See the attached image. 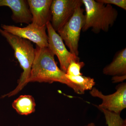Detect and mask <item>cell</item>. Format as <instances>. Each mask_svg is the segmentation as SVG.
Instances as JSON below:
<instances>
[{
	"label": "cell",
	"instance_id": "obj_1",
	"mask_svg": "<svg viewBox=\"0 0 126 126\" xmlns=\"http://www.w3.org/2000/svg\"><path fill=\"white\" fill-rule=\"evenodd\" d=\"M54 55L48 47L40 48L36 46L28 83L58 82L67 85L78 94H84L85 92L68 79L65 73L59 68Z\"/></svg>",
	"mask_w": 126,
	"mask_h": 126
},
{
	"label": "cell",
	"instance_id": "obj_2",
	"mask_svg": "<svg viewBox=\"0 0 126 126\" xmlns=\"http://www.w3.org/2000/svg\"><path fill=\"white\" fill-rule=\"evenodd\" d=\"M0 33L5 38L14 50L16 58L19 63L23 72L18 81L17 87L13 91L3 95L2 98L16 95L28 83L31 70L35 55V48L31 42L20 38L0 29Z\"/></svg>",
	"mask_w": 126,
	"mask_h": 126
},
{
	"label": "cell",
	"instance_id": "obj_3",
	"mask_svg": "<svg viewBox=\"0 0 126 126\" xmlns=\"http://www.w3.org/2000/svg\"><path fill=\"white\" fill-rule=\"evenodd\" d=\"M85 7L86 14L82 31L89 29L95 33L101 31L108 32L115 24L118 16L116 9L111 5L94 0H81Z\"/></svg>",
	"mask_w": 126,
	"mask_h": 126
},
{
	"label": "cell",
	"instance_id": "obj_4",
	"mask_svg": "<svg viewBox=\"0 0 126 126\" xmlns=\"http://www.w3.org/2000/svg\"><path fill=\"white\" fill-rule=\"evenodd\" d=\"M79 5L70 19L57 32L69 49V52L78 56L79 43L80 34L84 25V10Z\"/></svg>",
	"mask_w": 126,
	"mask_h": 126
},
{
	"label": "cell",
	"instance_id": "obj_5",
	"mask_svg": "<svg viewBox=\"0 0 126 126\" xmlns=\"http://www.w3.org/2000/svg\"><path fill=\"white\" fill-rule=\"evenodd\" d=\"M90 95L101 99L102 103L95 105L97 108L103 109L109 111L121 114L126 108V83L119 84L116 88V91L112 94L105 95L95 87L90 92Z\"/></svg>",
	"mask_w": 126,
	"mask_h": 126
},
{
	"label": "cell",
	"instance_id": "obj_6",
	"mask_svg": "<svg viewBox=\"0 0 126 126\" xmlns=\"http://www.w3.org/2000/svg\"><path fill=\"white\" fill-rule=\"evenodd\" d=\"M48 32V48L58 57L60 69L66 73L69 65L73 61H80V58L66 48L63 40L53 29L50 22L46 25Z\"/></svg>",
	"mask_w": 126,
	"mask_h": 126
},
{
	"label": "cell",
	"instance_id": "obj_7",
	"mask_svg": "<svg viewBox=\"0 0 126 126\" xmlns=\"http://www.w3.org/2000/svg\"><path fill=\"white\" fill-rule=\"evenodd\" d=\"M1 27L5 31L33 42L38 47H48L46 26L39 27L31 23L24 27L6 25H1Z\"/></svg>",
	"mask_w": 126,
	"mask_h": 126
},
{
	"label": "cell",
	"instance_id": "obj_8",
	"mask_svg": "<svg viewBox=\"0 0 126 126\" xmlns=\"http://www.w3.org/2000/svg\"><path fill=\"white\" fill-rule=\"evenodd\" d=\"M83 5L81 0H52L51 6V23L57 32L70 19L79 5Z\"/></svg>",
	"mask_w": 126,
	"mask_h": 126
},
{
	"label": "cell",
	"instance_id": "obj_9",
	"mask_svg": "<svg viewBox=\"0 0 126 126\" xmlns=\"http://www.w3.org/2000/svg\"><path fill=\"white\" fill-rule=\"evenodd\" d=\"M32 16V23L39 27L45 26L51 19L50 6L52 0H27Z\"/></svg>",
	"mask_w": 126,
	"mask_h": 126
},
{
	"label": "cell",
	"instance_id": "obj_10",
	"mask_svg": "<svg viewBox=\"0 0 126 126\" xmlns=\"http://www.w3.org/2000/svg\"><path fill=\"white\" fill-rule=\"evenodd\" d=\"M2 6H7L11 9L12 19L16 23L29 25L32 23V15L27 0H0V7Z\"/></svg>",
	"mask_w": 126,
	"mask_h": 126
},
{
	"label": "cell",
	"instance_id": "obj_11",
	"mask_svg": "<svg viewBox=\"0 0 126 126\" xmlns=\"http://www.w3.org/2000/svg\"><path fill=\"white\" fill-rule=\"evenodd\" d=\"M103 73L112 77L126 75V48L117 53L112 61L104 68Z\"/></svg>",
	"mask_w": 126,
	"mask_h": 126
},
{
	"label": "cell",
	"instance_id": "obj_12",
	"mask_svg": "<svg viewBox=\"0 0 126 126\" xmlns=\"http://www.w3.org/2000/svg\"><path fill=\"white\" fill-rule=\"evenodd\" d=\"M12 107L18 114L28 115L35 111V101L30 95H21L13 102Z\"/></svg>",
	"mask_w": 126,
	"mask_h": 126
},
{
	"label": "cell",
	"instance_id": "obj_13",
	"mask_svg": "<svg viewBox=\"0 0 126 126\" xmlns=\"http://www.w3.org/2000/svg\"><path fill=\"white\" fill-rule=\"evenodd\" d=\"M66 76L68 79L78 86L84 92L92 90L96 84L94 79L90 77L83 75L70 76L66 75Z\"/></svg>",
	"mask_w": 126,
	"mask_h": 126
},
{
	"label": "cell",
	"instance_id": "obj_14",
	"mask_svg": "<svg viewBox=\"0 0 126 126\" xmlns=\"http://www.w3.org/2000/svg\"><path fill=\"white\" fill-rule=\"evenodd\" d=\"M98 109L103 113L107 126H126V120L122 118L120 114L103 109Z\"/></svg>",
	"mask_w": 126,
	"mask_h": 126
},
{
	"label": "cell",
	"instance_id": "obj_15",
	"mask_svg": "<svg viewBox=\"0 0 126 126\" xmlns=\"http://www.w3.org/2000/svg\"><path fill=\"white\" fill-rule=\"evenodd\" d=\"M84 65L85 63L83 62L73 61L69 65L65 74L70 76L82 75L81 70Z\"/></svg>",
	"mask_w": 126,
	"mask_h": 126
},
{
	"label": "cell",
	"instance_id": "obj_16",
	"mask_svg": "<svg viewBox=\"0 0 126 126\" xmlns=\"http://www.w3.org/2000/svg\"><path fill=\"white\" fill-rule=\"evenodd\" d=\"M98 1L109 5H114L122 9L126 10V0H97Z\"/></svg>",
	"mask_w": 126,
	"mask_h": 126
},
{
	"label": "cell",
	"instance_id": "obj_17",
	"mask_svg": "<svg viewBox=\"0 0 126 126\" xmlns=\"http://www.w3.org/2000/svg\"><path fill=\"white\" fill-rule=\"evenodd\" d=\"M126 75L122 76H115L112 78V81L113 83H116L123 82V81L126 80Z\"/></svg>",
	"mask_w": 126,
	"mask_h": 126
},
{
	"label": "cell",
	"instance_id": "obj_18",
	"mask_svg": "<svg viewBox=\"0 0 126 126\" xmlns=\"http://www.w3.org/2000/svg\"><path fill=\"white\" fill-rule=\"evenodd\" d=\"M84 126H96L94 123H90L88 124L87 125Z\"/></svg>",
	"mask_w": 126,
	"mask_h": 126
}]
</instances>
